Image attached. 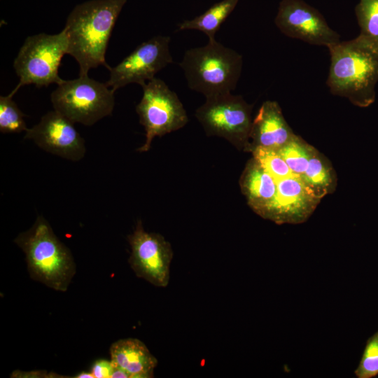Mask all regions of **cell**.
I'll list each match as a JSON object with an SVG mask.
<instances>
[{"mask_svg":"<svg viewBox=\"0 0 378 378\" xmlns=\"http://www.w3.org/2000/svg\"><path fill=\"white\" fill-rule=\"evenodd\" d=\"M295 134L286 122L276 102H265L253 120L250 139L251 150L255 147L278 150Z\"/></svg>","mask_w":378,"mask_h":378,"instance_id":"cell-14","label":"cell"},{"mask_svg":"<svg viewBox=\"0 0 378 378\" xmlns=\"http://www.w3.org/2000/svg\"><path fill=\"white\" fill-rule=\"evenodd\" d=\"M109 353L113 363L126 371L131 378L154 377L158 360L139 339L117 340L110 346Z\"/></svg>","mask_w":378,"mask_h":378,"instance_id":"cell-15","label":"cell"},{"mask_svg":"<svg viewBox=\"0 0 378 378\" xmlns=\"http://www.w3.org/2000/svg\"><path fill=\"white\" fill-rule=\"evenodd\" d=\"M252 105L231 93L206 98L195 117L208 136L225 139L238 150H249Z\"/></svg>","mask_w":378,"mask_h":378,"instance_id":"cell-7","label":"cell"},{"mask_svg":"<svg viewBox=\"0 0 378 378\" xmlns=\"http://www.w3.org/2000/svg\"><path fill=\"white\" fill-rule=\"evenodd\" d=\"M113 363V362H112ZM111 378H131L130 375L120 367L114 365V369L111 374Z\"/></svg>","mask_w":378,"mask_h":378,"instance_id":"cell-26","label":"cell"},{"mask_svg":"<svg viewBox=\"0 0 378 378\" xmlns=\"http://www.w3.org/2000/svg\"><path fill=\"white\" fill-rule=\"evenodd\" d=\"M239 0H222L214 4L202 14L178 24V31L195 29L204 33L209 41H214L216 33L234 10Z\"/></svg>","mask_w":378,"mask_h":378,"instance_id":"cell-17","label":"cell"},{"mask_svg":"<svg viewBox=\"0 0 378 378\" xmlns=\"http://www.w3.org/2000/svg\"><path fill=\"white\" fill-rule=\"evenodd\" d=\"M355 13L360 35L378 46V0H360Z\"/></svg>","mask_w":378,"mask_h":378,"instance_id":"cell-20","label":"cell"},{"mask_svg":"<svg viewBox=\"0 0 378 378\" xmlns=\"http://www.w3.org/2000/svg\"><path fill=\"white\" fill-rule=\"evenodd\" d=\"M300 176L276 181V192L264 218L277 224L300 223L307 220L319 202Z\"/></svg>","mask_w":378,"mask_h":378,"instance_id":"cell-13","label":"cell"},{"mask_svg":"<svg viewBox=\"0 0 378 378\" xmlns=\"http://www.w3.org/2000/svg\"><path fill=\"white\" fill-rule=\"evenodd\" d=\"M113 369L111 360L99 359L92 364L90 372L94 378H111Z\"/></svg>","mask_w":378,"mask_h":378,"instance_id":"cell-24","label":"cell"},{"mask_svg":"<svg viewBox=\"0 0 378 378\" xmlns=\"http://www.w3.org/2000/svg\"><path fill=\"white\" fill-rule=\"evenodd\" d=\"M239 186L248 204L264 218L274 199L276 181L252 158L241 176Z\"/></svg>","mask_w":378,"mask_h":378,"instance_id":"cell-16","label":"cell"},{"mask_svg":"<svg viewBox=\"0 0 378 378\" xmlns=\"http://www.w3.org/2000/svg\"><path fill=\"white\" fill-rule=\"evenodd\" d=\"M142 88L143 96L136 111L146 131V141L137 151L144 153L150 150L155 137L183 127L188 118L177 94L162 80L155 77Z\"/></svg>","mask_w":378,"mask_h":378,"instance_id":"cell-8","label":"cell"},{"mask_svg":"<svg viewBox=\"0 0 378 378\" xmlns=\"http://www.w3.org/2000/svg\"><path fill=\"white\" fill-rule=\"evenodd\" d=\"M74 123L55 110L44 114L38 123L25 132L24 139L32 140L42 150L64 159L77 162L86 148Z\"/></svg>","mask_w":378,"mask_h":378,"instance_id":"cell-12","label":"cell"},{"mask_svg":"<svg viewBox=\"0 0 378 378\" xmlns=\"http://www.w3.org/2000/svg\"><path fill=\"white\" fill-rule=\"evenodd\" d=\"M74 377H75V378H94V376L92 375V374L90 372H82L76 374Z\"/></svg>","mask_w":378,"mask_h":378,"instance_id":"cell-27","label":"cell"},{"mask_svg":"<svg viewBox=\"0 0 378 378\" xmlns=\"http://www.w3.org/2000/svg\"><path fill=\"white\" fill-rule=\"evenodd\" d=\"M170 41L168 36H155L139 44L119 64L108 69L110 77L106 84L114 92L130 83L142 87L173 63Z\"/></svg>","mask_w":378,"mask_h":378,"instance_id":"cell-9","label":"cell"},{"mask_svg":"<svg viewBox=\"0 0 378 378\" xmlns=\"http://www.w3.org/2000/svg\"><path fill=\"white\" fill-rule=\"evenodd\" d=\"M67 48L64 29L57 34L41 33L28 36L13 62L20 81L10 94L13 96L26 85L41 88L52 83L61 84L64 80L59 76L58 71Z\"/></svg>","mask_w":378,"mask_h":378,"instance_id":"cell-5","label":"cell"},{"mask_svg":"<svg viewBox=\"0 0 378 378\" xmlns=\"http://www.w3.org/2000/svg\"><path fill=\"white\" fill-rule=\"evenodd\" d=\"M50 94L54 110L72 122L91 126L112 114L114 91L88 75L64 80Z\"/></svg>","mask_w":378,"mask_h":378,"instance_id":"cell-6","label":"cell"},{"mask_svg":"<svg viewBox=\"0 0 378 378\" xmlns=\"http://www.w3.org/2000/svg\"><path fill=\"white\" fill-rule=\"evenodd\" d=\"M127 240L131 248L129 263L136 276L155 286L166 287L173 258L170 243L160 234L146 232L141 220Z\"/></svg>","mask_w":378,"mask_h":378,"instance_id":"cell-10","label":"cell"},{"mask_svg":"<svg viewBox=\"0 0 378 378\" xmlns=\"http://www.w3.org/2000/svg\"><path fill=\"white\" fill-rule=\"evenodd\" d=\"M12 95L0 96V132L3 134L26 132L25 115L13 101Z\"/></svg>","mask_w":378,"mask_h":378,"instance_id":"cell-21","label":"cell"},{"mask_svg":"<svg viewBox=\"0 0 378 378\" xmlns=\"http://www.w3.org/2000/svg\"><path fill=\"white\" fill-rule=\"evenodd\" d=\"M251 151L253 158L276 181L295 175L276 150L258 146Z\"/></svg>","mask_w":378,"mask_h":378,"instance_id":"cell-22","label":"cell"},{"mask_svg":"<svg viewBox=\"0 0 378 378\" xmlns=\"http://www.w3.org/2000/svg\"><path fill=\"white\" fill-rule=\"evenodd\" d=\"M328 48L330 65L326 84L330 92L360 107L371 105L378 82V46L359 34Z\"/></svg>","mask_w":378,"mask_h":378,"instance_id":"cell-2","label":"cell"},{"mask_svg":"<svg viewBox=\"0 0 378 378\" xmlns=\"http://www.w3.org/2000/svg\"><path fill=\"white\" fill-rule=\"evenodd\" d=\"M242 64L239 53L214 40L186 50L179 66L188 88L209 98L236 88Z\"/></svg>","mask_w":378,"mask_h":378,"instance_id":"cell-4","label":"cell"},{"mask_svg":"<svg viewBox=\"0 0 378 378\" xmlns=\"http://www.w3.org/2000/svg\"><path fill=\"white\" fill-rule=\"evenodd\" d=\"M300 177L320 199L330 191L333 185L332 172L330 165L316 150Z\"/></svg>","mask_w":378,"mask_h":378,"instance_id":"cell-18","label":"cell"},{"mask_svg":"<svg viewBox=\"0 0 378 378\" xmlns=\"http://www.w3.org/2000/svg\"><path fill=\"white\" fill-rule=\"evenodd\" d=\"M354 373L358 378H372L378 375V330L366 341Z\"/></svg>","mask_w":378,"mask_h":378,"instance_id":"cell-23","label":"cell"},{"mask_svg":"<svg viewBox=\"0 0 378 378\" xmlns=\"http://www.w3.org/2000/svg\"><path fill=\"white\" fill-rule=\"evenodd\" d=\"M127 0H90L79 4L69 13L64 29L67 54L78 62L79 76L102 65L117 19Z\"/></svg>","mask_w":378,"mask_h":378,"instance_id":"cell-1","label":"cell"},{"mask_svg":"<svg viewBox=\"0 0 378 378\" xmlns=\"http://www.w3.org/2000/svg\"><path fill=\"white\" fill-rule=\"evenodd\" d=\"M10 377H25V378H58L66 377L60 376L58 374L48 372L46 370H32L30 372H24L20 370H15L12 372Z\"/></svg>","mask_w":378,"mask_h":378,"instance_id":"cell-25","label":"cell"},{"mask_svg":"<svg viewBox=\"0 0 378 378\" xmlns=\"http://www.w3.org/2000/svg\"><path fill=\"white\" fill-rule=\"evenodd\" d=\"M25 255L30 277L61 292L67 290L76 272L70 249L55 234L48 221L38 216L32 226L14 239Z\"/></svg>","mask_w":378,"mask_h":378,"instance_id":"cell-3","label":"cell"},{"mask_svg":"<svg viewBox=\"0 0 378 378\" xmlns=\"http://www.w3.org/2000/svg\"><path fill=\"white\" fill-rule=\"evenodd\" d=\"M292 172L301 176L306 170L315 150L295 135L288 142L276 150Z\"/></svg>","mask_w":378,"mask_h":378,"instance_id":"cell-19","label":"cell"},{"mask_svg":"<svg viewBox=\"0 0 378 378\" xmlns=\"http://www.w3.org/2000/svg\"><path fill=\"white\" fill-rule=\"evenodd\" d=\"M274 22L287 36L312 45L328 48L340 41L322 14L303 0H281Z\"/></svg>","mask_w":378,"mask_h":378,"instance_id":"cell-11","label":"cell"}]
</instances>
